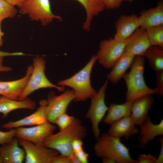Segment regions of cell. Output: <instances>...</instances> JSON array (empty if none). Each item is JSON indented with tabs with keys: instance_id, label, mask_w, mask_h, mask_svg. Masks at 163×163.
Listing matches in <instances>:
<instances>
[{
	"instance_id": "cell-1",
	"label": "cell",
	"mask_w": 163,
	"mask_h": 163,
	"mask_svg": "<svg viewBox=\"0 0 163 163\" xmlns=\"http://www.w3.org/2000/svg\"><path fill=\"white\" fill-rule=\"evenodd\" d=\"M87 131L81 122L76 119L66 128L46 138L43 144L61 155L69 157L74 153L72 147L73 141L76 139H83L86 135Z\"/></svg>"
},
{
	"instance_id": "cell-2",
	"label": "cell",
	"mask_w": 163,
	"mask_h": 163,
	"mask_svg": "<svg viewBox=\"0 0 163 163\" xmlns=\"http://www.w3.org/2000/svg\"><path fill=\"white\" fill-rule=\"evenodd\" d=\"M145 64L143 56H136L130 70L123 76V78L127 88L126 101H132L147 95L156 94L155 89L150 88L145 83L144 78Z\"/></svg>"
},
{
	"instance_id": "cell-3",
	"label": "cell",
	"mask_w": 163,
	"mask_h": 163,
	"mask_svg": "<svg viewBox=\"0 0 163 163\" xmlns=\"http://www.w3.org/2000/svg\"><path fill=\"white\" fill-rule=\"evenodd\" d=\"M97 61L96 55H93L79 72L71 77L58 82L60 86H67L72 89L75 95V101H86L97 93V91L92 87L90 81L91 71Z\"/></svg>"
},
{
	"instance_id": "cell-4",
	"label": "cell",
	"mask_w": 163,
	"mask_h": 163,
	"mask_svg": "<svg viewBox=\"0 0 163 163\" xmlns=\"http://www.w3.org/2000/svg\"><path fill=\"white\" fill-rule=\"evenodd\" d=\"M97 140L94 150L97 157H110L117 163H137L136 160L131 156L129 149L121 142L120 139L102 133Z\"/></svg>"
},
{
	"instance_id": "cell-5",
	"label": "cell",
	"mask_w": 163,
	"mask_h": 163,
	"mask_svg": "<svg viewBox=\"0 0 163 163\" xmlns=\"http://www.w3.org/2000/svg\"><path fill=\"white\" fill-rule=\"evenodd\" d=\"M46 63V60L42 57L37 56L34 59L32 72L18 100L25 99L32 93L40 89L53 88L60 92L64 91V86L55 85L47 78L45 72Z\"/></svg>"
},
{
	"instance_id": "cell-6",
	"label": "cell",
	"mask_w": 163,
	"mask_h": 163,
	"mask_svg": "<svg viewBox=\"0 0 163 163\" xmlns=\"http://www.w3.org/2000/svg\"><path fill=\"white\" fill-rule=\"evenodd\" d=\"M19 12L27 15L32 21L46 26L54 20L62 21V18L55 14L51 10L50 0H26L21 5Z\"/></svg>"
},
{
	"instance_id": "cell-7",
	"label": "cell",
	"mask_w": 163,
	"mask_h": 163,
	"mask_svg": "<svg viewBox=\"0 0 163 163\" xmlns=\"http://www.w3.org/2000/svg\"><path fill=\"white\" fill-rule=\"evenodd\" d=\"M108 84V80H107L97 93L90 98V107L85 115L91 122L94 135L96 139L99 138L101 134L99 124L104 119L108 108L105 101Z\"/></svg>"
},
{
	"instance_id": "cell-8",
	"label": "cell",
	"mask_w": 163,
	"mask_h": 163,
	"mask_svg": "<svg viewBox=\"0 0 163 163\" xmlns=\"http://www.w3.org/2000/svg\"><path fill=\"white\" fill-rule=\"evenodd\" d=\"M125 41L117 40L114 37L102 40L96 55L97 60L104 67L112 68L125 52Z\"/></svg>"
},
{
	"instance_id": "cell-9",
	"label": "cell",
	"mask_w": 163,
	"mask_h": 163,
	"mask_svg": "<svg viewBox=\"0 0 163 163\" xmlns=\"http://www.w3.org/2000/svg\"><path fill=\"white\" fill-rule=\"evenodd\" d=\"M75 95L72 90L68 89L62 94L56 95L51 92L48 94L46 108L47 121L55 123L56 119L61 114L66 113V109Z\"/></svg>"
},
{
	"instance_id": "cell-10",
	"label": "cell",
	"mask_w": 163,
	"mask_h": 163,
	"mask_svg": "<svg viewBox=\"0 0 163 163\" xmlns=\"http://www.w3.org/2000/svg\"><path fill=\"white\" fill-rule=\"evenodd\" d=\"M18 140L25 151L26 163H51L53 158L59 154L57 151L43 144H36L28 141Z\"/></svg>"
},
{
	"instance_id": "cell-11",
	"label": "cell",
	"mask_w": 163,
	"mask_h": 163,
	"mask_svg": "<svg viewBox=\"0 0 163 163\" xmlns=\"http://www.w3.org/2000/svg\"><path fill=\"white\" fill-rule=\"evenodd\" d=\"M15 129L16 137L37 145L43 144L45 139L53 134L56 127L48 121L30 127H20Z\"/></svg>"
},
{
	"instance_id": "cell-12",
	"label": "cell",
	"mask_w": 163,
	"mask_h": 163,
	"mask_svg": "<svg viewBox=\"0 0 163 163\" xmlns=\"http://www.w3.org/2000/svg\"><path fill=\"white\" fill-rule=\"evenodd\" d=\"M39 107L30 115L19 120L10 121L2 125L5 129H10L24 126H34L43 123L47 121L46 115V100L42 99L39 102Z\"/></svg>"
},
{
	"instance_id": "cell-13",
	"label": "cell",
	"mask_w": 163,
	"mask_h": 163,
	"mask_svg": "<svg viewBox=\"0 0 163 163\" xmlns=\"http://www.w3.org/2000/svg\"><path fill=\"white\" fill-rule=\"evenodd\" d=\"M115 27L113 37L118 40L125 41L140 27L139 17L134 14L121 15L115 23Z\"/></svg>"
},
{
	"instance_id": "cell-14",
	"label": "cell",
	"mask_w": 163,
	"mask_h": 163,
	"mask_svg": "<svg viewBox=\"0 0 163 163\" xmlns=\"http://www.w3.org/2000/svg\"><path fill=\"white\" fill-rule=\"evenodd\" d=\"M33 70L32 65L27 68L26 75L20 79L10 81H0V95L8 98L18 100Z\"/></svg>"
},
{
	"instance_id": "cell-15",
	"label": "cell",
	"mask_w": 163,
	"mask_h": 163,
	"mask_svg": "<svg viewBox=\"0 0 163 163\" xmlns=\"http://www.w3.org/2000/svg\"><path fill=\"white\" fill-rule=\"evenodd\" d=\"M150 46L145 30L139 27L126 40L125 51L135 56H143Z\"/></svg>"
},
{
	"instance_id": "cell-16",
	"label": "cell",
	"mask_w": 163,
	"mask_h": 163,
	"mask_svg": "<svg viewBox=\"0 0 163 163\" xmlns=\"http://www.w3.org/2000/svg\"><path fill=\"white\" fill-rule=\"evenodd\" d=\"M110 125L107 133L120 139L124 137L129 139L136 135L139 131L130 115L122 117Z\"/></svg>"
},
{
	"instance_id": "cell-17",
	"label": "cell",
	"mask_w": 163,
	"mask_h": 163,
	"mask_svg": "<svg viewBox=\"0 0 163 163\" xmlns=\"http://www.w3.org/2000/svg\"><path fill=\"white\" fill-rule=\"evenodd\" d=\"M152 94L146 95L133 101L131 106L130 116L136 125L140 126L145 120L154 102Z\"/></svg>"
},
{
	"instance_id": "cell-18",
	"label": "cell",
	"mask_w": 163,
	"mask_h": 163,
	"mask_svg": "<svg viewBox=\"0 0 163 163\" xmlns=\"http://www.w3.org/2000/svg\"><path fill=\"white\" fill-rule=\"evenodd\" d=\"M139 126L138 147L141 149L145 148L147 143L153 140L156 136L163 135V119L159 123L155 124L148 115L145 121Z\"/></svg>"
},
{
	"instance_id": "cell-19",
	"label": "cell",
	"mask_w": 163,
	"mask_h": 163,
	"mask_svg": "<svg viewBox=\"0 0 163 163\" xmlns=\"http://www.w3.org/2000/svg\"><path fill=\"white\" fill-rule=\"evenodd\" d=\"M138 17L140 27L145 30L163 25V1H159L155 7L142 11Z\"/></svg>"
},
{
	"instance_id": "cell-20",
	"label": "cell",
	"mask_w": 163,
	"mask_h": 163,
	"mask_svg": "<svg viewBox=\"0 0 163 163\" xmlns=\"http://www.w3.org/2000/svg\"><path fill=\"white\" fill-rule=\"evenodd\" d=\"M136 56L125 51L115 63L112 69L108 74V80L116 84L123 78L127 70L131 67Z\"/></svg>"
},
{
	"instance_id": "cell-21",
	"label": "cell",
	"mask_w": 163,
	"mask_h": 163,
	"mask_svg": "<svg viewBox=\"0 0 163 163\" xmlns=\"http://www.w3.org/2000/svg\"><path fill=\"white\" fill-rule=\"evenodd\" d=\"M18 139L14 137L8 143L2 145L0 153L3 163H22L25 158L23 149L19 145Z\"/></svg>"
},
{
	"instance_id": "cell-22",
	"label": "cell",
	"mask_w": 163,
	"mask_h": 163,
	"mask_svg": "<svg viewBox=\"0 0 163 163\" xmlns=\"http://www.w3.org/2000/svg\"><path fill=\"white\" fill-rule=\"evenodd\" d=\"M35 102L27 97L22 100H14L4 96H0V113L3 118L6 117L11 112L17 109L33 110L35 107Z\"/></svg>"
},
{
	"instance_id": "cell-23",
	"label": "cell",
	"mask_w": 163,
	"mask_h": 163,
	"mask_svg": "<svg viewBox=\"0 0 163 163\" xmlns=\"http://www.w3.org/2000/svg\"><path fill=\"white\" fill-rule=\"evenodd\" d=\"M84 8L86 18L83 28L89 31L93 18L104 11L105 7L102 0H76Z\"/></svg>"
},
{
	"instance_id": "cell-24",
	"label": "cell",
	"mask_w": 163,
	"mask_h": 163,
	"mask_svg": "<svg viewBox=\"0 0 163 163\" xmlns=\"http://www.w3.org/2000/svg\"><path fill=\"white\" fill-rule=\"evenodd\" d=\"M132 101H125L121 104H111L108 107L106 116L103 120L105 123L111 125L124 117L131 115Z\"/></svg>"
},
{
	"instance_id": "cell-25",
	"label": "cell",
	"mask_w": 163,
	"mask_h": 163,
	"mask_svg": "<svg viewBox=\"0 0 163 163\" xmlns=\"http://www.w3.org/2000/svg\"><path fill=\"white\" fill-rule=\"evenodd\" d=\"M143 56L147 59L149 66L155 72L163 71V47L151 46Z\"/></svg>"
},
{
	"instance_id": "cell-26",
	"label": "cell",
	"mask_w": 163,
	"mask_h": 163,
	"mask_svg": "<svg viewBox=\"0 0 163 163\" xmlns=\"http://www.w3.org/2000/svg\"><path fill=\"white\" fill-rule=\"evenodd\" d=\"M145 30L151 46L163 47V25L150 27Z\"/></svg>"
},
{
	"instance_id": "cell-27",
	"label": "cell",
	"mask_w": 163,
	"mask_h": 163,
	"mask_svg": "<svg viewBox=\"0 0 163 163\" xmlns=\"http://www.w3.org/2000/svg\"><path fill=\"white\" fill-rule=\"evenodd\" d=\"M17 12L14 6L6 0H0V21L6 18H14Z\"/></svg>"
},
{
	"instance_id": "cell-28",
	"label": "cell",
	"mask_w": 163,
	"mask_h": 163,
	"mask_svg": "<svg viewBox=\"0 0 163 163\" xmlns=\"http://www.w3.org/2000/svg\"><path fill=\"white\" fill-rule=\"evenodd\" d=\"M75 119L74 117L65 113L59 115L56 119L55 123L57 125L60 130H62L68 127Z\"/></svg>"
},
{
	"instance_id": "cell-29",
	"label": "cell",
	"mask_w": 163,
	"mask_h": 163,
	"mask_svg": "<svg viewBox=\"0 0 163 163\" xmlns=\"http://www.w3.org/2000/svg\"><path fill=\"white\" fill-rule=\"evenodd\" d=\"M16 137L15 128L9 129V130L3 132L0 130V144L3 145L11 142Z\"/></svg>"
},
{
	"instance_id": "cell-30",
	"label": "cell",
	"mask_w": 163,
	"mask_h": 163,
	"mask_svg": "<svg viewBox=\"0 0 163 163\" xmlns=\"http://www.w3.org/2000/svg\"><path fill=\"white\" fill-rule=\"evenodd\" d=\"M156 94L163 95V71L156 72L155 87Z\"/></svg>"
},
{
	"instance_id": "cell-31",
	"label": "cell",
	"mask_w": 163,
	"mask_h": 163,
	"mask_svg": "<svg viewBox=\"0 0 163 163\" xmlns=\"http://www.w3.org/2000/svg\"><path fill=\"white\" fill-rule=\"evenodd\" d=\"M105 8L114 9L119 8L124 2H132L133 0H102Z\"/></svg>"
},
{
	"instance_id": "cell-32",
	"label": "cell",
	"mask_w": 163,
	"mask_h": 163,
	"mask_svg": "<svg viewBox=\"0 0 163 163\" xmlns=\"http://www.w3.org/2000/svg\"><path fill=\"white\" fill-rule=\"evenodd\" d=\"M157 156L149 153L141 154L136 160L137 163H155Z\"/></svg>"
},
{
	"instance_id": "cell-33",
	"label": "cell",
	"mask_w": 163,
	"mask_h": 163,
	"mask_svg": "<svg viewBox=\"0 0 163 163\" xmlns=\"http://www.w3.org/2000/svg\"><path fill=\"white\" fill-rule=\"evenodd\" d=\"M74 153L80 163H88L89 154L84 150L83 149Z\"/></svg>"
},
{
	"instance_id": "cell-34",
	"label": "cell",
	"mask_w": 163,
	"mask_h": 163,
	"mask_svg": "<svg viewBox=\"0 0 163 163\" xmlns=\"http://www.w3.org/2000/svg\"><path fill=\"white\" fill-rule=\"evenodd\" d=\"M82 139H76L74 140L72 144V147L74 153L83 149V143Z\"/></svg>"
},
{
	"instance_id": "cell-35",
	"label": "cell",
	"mask_w": 163,
	"mask_h": 163,
	"mask_svg": "<svg viewBox=\"0 0 163 163\" xmlns=\"http://www.w3.org/2000/svg\"><path fill=\"white\" fill-rule=\"evenodd\" d=\"M51 163H71V162L69 157L58 155L53 158Z\"/></svg>"
},
{
	"instance_id": "cell-36",
	"label": "cell",
	"mask_w": 163,
	"mask_h": 163,
	"mask_svg": "<svg viewBox=\"0 0 163 163\" xmlns=\"http://www.w3.org/2000/svg\"><path fill=\"white\" fill-rule=\"evenodd\" d=\"M157 141L160 142L161 144V147L160 152L158 156L157 157L155 163H163V137L161 136L159 138L157 139Z\"/></svg>"
},
{
	"instance_id": "cell-37",
	"label": "cell",
	"mask_w": 163,
	"mask_h": 163,
	"mask_svg": "<svg viewBox=\"0 0 163 163\" xmlns=\"http://www.w3.org/2000/svg\"><path fill=\"white\" fill-rule=\"evenodd\" d=\"M25 54L21 52H9L0 50V57L8 56H22Z\"/></svg>"
},
{
	"instance_id": "cell-38",
	"label": "cell",
	"mask_w": 163,
	"mask_h": 163,
	"mask_svg": "<svg viewBox=\"0 0 163 163\" xmlns=\"http://www.w3.org/2000/svg\"><path fill=\"white\" fill-rule=\"evenodd\" d=\"M3 57H0V72H5L11 71L12 69L11 67L3 66Z\"/></svg>"
},
{
	"instance_id": "cell-39",
	"label": "cell",
	"mask_w": 163,
	"mask_h": 163,
	"mask_svg": "<svg viewBox=\"0 0 163 163\" xmlns=\"http://www.w3.org/2000/svg\"><path fill=\"white\" fill-rule=\"evenodd\" d=\"M9 3L12 5L17 6L18 7L21 6L26 0H6Z\"/></svg>"
},
{
	"instance_id": "cell-40",
	"label": "cell",
	"mask_w": 163,
	"mask_h": 163,
	"mask_svg": "<svg viewBox=\"0 0 163 163\" xmlns=\"http://www.w3.org/2000/svg\"><path fill=\"white\" fill-rule=\"evenodd\" d=\"M102 162L103 163H116V161L113 158H110L105 157L101 158Z\"/></svg>"
},
{
	"instance_id": "cell-41",
	"label": "cell",
	"mask_w": 163,
	"mask_h": 163,
	"mask_svg": "<svg viewBox=\"0 0 163 163\" xmlns=\"http://www.w3.org/2000/svg\"><path fill=\"white\" fill-rule=\"evenodd\" d=\"M71 163H80L74 153L69 157Z\"/></svg>"
},
{
	"instance_id": "cell-42",
	"label": "cell",
	"mask_w": 163,
	"mask_h": 163,
	"mask_svg": "<svg viewBox=\"0 0 163 163\" xmlns=\"http://www.w3.org/2000/svg\"><path fill=\"white\" fill-rule=\"evenodd\" d=\"M2 21H0V47L3 44L2 37L4 35V33L2 31L1 29V23Z\"/></svg>"
},
{
	"instance_id": "cell-43",
	"label": "cell",
	"mask_w": 163,
	"mask_h": 163,
	"mask_svg": "<svg viewBox=\"0 0 163 163\" xmlns=\"http://www.w3.org/2000/svg\"><path fill=\"white\" fill-rule=\"evenodd\" d=\"M0 148L1 147L0 146V163H3L0 153Z\"/></svg>"
}]
</instances>
